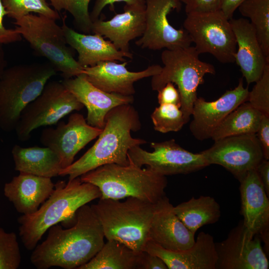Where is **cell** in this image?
I'll use <instances>...</instances> for the list:
<instances>
[{
	"label": "cell",
	"mask_w": 269,
	"mask_h": 269,
	"mask_svg": "<svg viewBox=\"0 0 269 269\" xmlns=\"http://www.w3.org/2000/svg\"><path fill=\"white\" fill-rule=\"evenodd\" d=\"M145 5L126 4L124 11L111 19H98L93 22L91 31L109 39L115 47L125 52H130L129 42L141 37L145 30Z\"/></svg>",
	"instance_id": "23"
},
{
	"label": "cell",
	"mask_w": 269,
	"mask_h": 269,
	"mask_svg": "<svg viewBox=\"0 0 269 269\" xmlns=\"http://www.w3.org/2000/svg\"><path fill=\"white\" fill-rule=\"evenodd\" d=\"M21 260L16 234L7 232L0 227V269H16Z\"/></svg>",
	"instance_id": "34"
},
{
	"label": "cell",
	"mask_w": 269,
	"mask_h": 269,
	"mask_svg": "<svg viewBox=\"0 0 269 269\" xmlns=\"http://www.w3.org/2000/svg\"><path fill=\"white\" fill-rule=\"evenodd\" d=\"M47 237L32 250L30 260L37 269L52 267L78 269L90 261L104 244L101 223L91 206L76 212L75 223L64 229L58 224L50 227Z\"/></svg>",
	"instance_id": "1"
},
{
	"label": "cell",
	"mask_w": 269,
	"mask_h": 269,
	"mask_svg": "<svg viewBox=\"0 0 269 269\" xmlns=\"http://www.w3.org/2000/svg\"><path fill=\"white\" fill-rule=\"evenodd\" d=\"M14 169L19 172L52 178L62 169L58 155L47 147H23L14 145L11 150Z\"/></svg>",
	"instance_id": "26"
},
{
	"label": "cell",
	"mask_w": 269,
	"mask_h": 269,
	"mask_svg": "<svg viewBox=\"0 0 269 269\" xmlns=\"http://www.w3.org/2000/svg\"><path fill=\"white\" fill-rule=\"evenodd\" d=\"M7 15L16 20L31 12L43 15L55 20L61 17L52 8L46 0H2Z\"/></svg>",
	"instance_id": "31"
},
{
	"label": "cell",
	"mask_w": 269,
	"mask_h": 269,
	"mask_svg": "<svg viewBox=\"0 0 269 269\" xmlns=\"http://www.w3.org/2000/svg\"><path fill=\"white\" fill-rule=\"evenodd\" d=\"M127 61L118 63L116 61H105L93 66L84 68L87 79L100 89L110 93L133 96L134 82L159 74L162 67L157 64L149 66L139 72L130 71Z\"/></svg>",
	"instance_id": "18"
},
{
	"label": "cell",
	"mask_w": 269,
	"mask_h": 269,
	"mask_svg": "<svg viewBox=\"0 0 269 269\" xmlns=\"http://www.w3.org/2000/svg\"><path fill=\"white\" fill-rule=\"evenodd\" d=\"M239 182L243 222L250 232L260 236L269 252V196L257 169L249 171Z\"/></svg>",
	"instance_id": "17"
},
{
	"label": "cell",
	"mask_w": 269,
	"mask_h": 269,
	"mask_svg": "<svg viewBox=\"0 0 269 269\" xmlns=\"http://www.w3.org/2000/svg\"><path fill=\"white\" fill-rule=\"evenodd\" d=\"M58 123L55 128L44 129L40 141L58 155L63 169L74 162L76 155L97 137L102 129L90 125L84 117L77 113L71 114L67 123Z\"/></svg>",
	"instance_id": "15"
},
{
	"label": "cell",
	"mask_w": 269,
	"mask_h": 269,
	"mask_svg": "<svg viewBox=\"0 0 269 269\" xmlns=\"http://www.w3.org/2000/svg\"><path fill=\"white\" fill-rule=\"evenodd\" d=\"M154 129L162 133L179 131L186 124L180 108L172 104H162L151 114Z\"/></svg>",
	"instance_id": "32"
},
{
	"label": "cell",
	"mask_w": 269,
	"mask_h": 269,
	"mask_svg": "<svg viewBox=\"0 0 269 269\" xmlns=\"http://www.w3.org/2000/svg\"><path fill=\"white\" fill-rule=\"evenodd\" d=\"M100 190V198L115 200L134 197L155 204L165 195L166 176L147 167L142 168L131 162L127 165L105 164L80 176Z\"/></svg>",
	"instance_id": "4"
},
{
	"label": "cell",
	"mask_w": 269,
	"mask_h": 269,
	"mask_svg": "<svg viewBox=\"0 0 269 269\" xmlns=\"http://www.w3.org/2000/svg\"><path fill=\"white\" fill-rule=\"evenodd\" d=\"M249 93L248 101L251 105L269 116V63L267 64L261 78Z\"/></svg>",
	"instance_id": "35"
},
{
	"label": "cell",
	"mask_w": 269,
	"mask_h": 269,
	"mask_svg": "<svg viewBox=\"0 0 269 269\" xmlns=\"http://www.w3.org/2000/svg\"><path fill=\"white\" fill-rule=\"evenodd\" d=\"M144 32L135 43L141 48L152 50L174 49L191 46V39L185 29L175 28L168 19L173 10L179 11L178 0H145Z\"/></svg>",
	"instance_id": "13"
},
{
	"label": "cell",
	"mask_w": 269,
	"mask_h": 269,
	"mask_svg": "<svg viewBox=\"0 0 269 269\" xmlns=\"http://www.w3.org/2000/svg\"><path fill=\"white\" fill-rule=\"evenodd\" d=\"M66 16L61 26L67 44L75 49L77 61L83 67L93 66L105 61H126L125 58H133V54L118 49L111 41L105 40L98 34L93 35L77 32L66 23Z\"/></svg>",
	"instance_id": "25"
},
{
	"label": "cell",
	"mask_w": 269,
	"mask_h": 269,
	"mask_svg": "<svg viewBox=\"0 0 269 269\" xmlns=\"http://www.w3.org/2000/svg\"><path fill=\"white\" fill-rule=\"evenodd\" d=\"M64 86L87 110L86 119L90 125L103 129L107 114L114 108L132 104L133 96H125L105 92L91 83L84 74L62 82Z\"/></svg>",
	"instance_id": "19"
},
{
	"label": "cell",
	"mask_w": 269,
	"mask_h": 269,
	"mask_svg": "<svg viewBox=\"0 0 269 269\" xmlns=\"http://www.w3.org/2000/svg\"><path fill=\"white\" fill-rule=\"evenodd\" d=\"M91 0H49L57 11L64 9L73 17L79 29L85 33L91 32L92 21L88 6Z\"/></svg>",
	"instance_id": "33"
},
{
	"label": "cell",
	"mask_w": 269,
	"mask_h": 269,
	"mask_svg": "<svg viewBox=\"0 0 269 269\" xmlns=\"http://www.w3.org/2000/svg\"><path fill=\"white\" fill-rule=\"evenodd\" d=\"M256 134L261 145L264 158L269 160V116H263Z\"/></svg>",
	"instance_id": "40"
},
{
	"label": "cell",
	"mask_w": 269,
	"mask_h": 269,
	"mask_svg": "<svg viewBox=\"0 0 269 269\" xmlns=\"http://www.w3.org/2000/svg\"><path fill=\"white\" fill-rule=\"evenodd\" d=\"M178 0L180 1L181 2H183L185 3L186 0Z\"/></svg>",
	"instance_id": "45"
},
{
	"label": "cell",
	"mask_w": 269,
	"mask_h": 269,
	"mask_svg": "<svg viewBox=\"0 0 269 269\" xmlns=\"http://www.w3.org/2000/svg\"><path fill=\"white\" fill-rule=\"evenodd\" d=\"M54 187L51 178L19 172L5 183L3 192L17 212L29 215L38 209L52 193Z\"/></svg>",
	"instance_id": "24"
},
{
	"label": "cell",
	"mask_w": 269,
	"mask_h": 269,
	"mask_svg": "<svg viewBox=\"0 0 269 269\" xmlns=\"http://www.w3.org/2000/svg\"><path fill=\"white\" fill-rule=\"evenodd\" d=\"M141 269H168L159 257L144 251Z\"/></svg>",
	"instance_id": "41"
},
{
	"label": "cell",
	"mask_w": 269,
	"mask_h": 269,
	"mask_svg": "<svg viewBox=\"0 0 269 269\" xmlns=\"http://www.w3.org/2000/svg\"><path fill=\"white\" fill-rule=\"evenodd\" d=\"M143 253L119 241L107 240L99 252L78 269H141Z\"/></svg>",
	"instance_id": "27"
},
{
	"label": "cell",
	"mask_w": 269,
	"mask_h": 269,
	"mask_svg": "<svg viewBox=\"0 0 269 269\" xmlns=\"http://www.w3.org/2000/svg\"><path fill=\"white\" fill-rule=\"evenodd\" d=\"M5 15H7V12L3 6L2 0H0V44L21 41L22 36L15 28L7 29L4 27L3 19Z\"/></svg>",
	"instance_id": "38"
},
{
	"label": "cell",
	"mask_w": 269,
	"mask_h": 269,
	"mask_svg": "<svg viewBox=\"0 0 269 269\" xmlns=\"http://www.w3.org/2000/svg\"><path fill=\"white\" fill-rule=\"evenodd\" d=\"M140 128L138 113L131 104L114 108L107 114L104 127L93 146L78 160L62 169L59 176L68 175L69 180H71L105 164L128 165L129 150L146 143L131 135L132 132Z\"/></svg>",
	"instance_id": "2"
},
{
	"label": "cell",
	"mask_w": 269,
	"mask_h": 269,
	"mask_svg": "<svg viewBox=\"0 0 269 269\" xmlns=\"http://www.w3.org/2000/svg\"><path fill=\"white\" fill-rule=\"evenodd\" d=\"M222 0H186L185 12L204 13L220 10Z\"/></svg>",
	"instance_id": "36"
},
{
	"label": "cell",
	"mask_w": 269,
	"mask_h": 269,
	"mask_svg": "<svg viewBox=\"0 0 269 269\" xmlns=\"http://www.w3.org/2000/svg\"><path fill=\"white\" fill-rule=\"evenodd\" d=\"M173 207L166 195L154 204L149 240L165 249L186 250L194 244L195 234L180 220Z\"/></svg>",
	"instance_id": "20"
},
{
	"label": "cell",
	"mask_w": 269,
	"mask_h": 269,
	"mask_svg": "<svg viewBox=\"0 0 269 269\" xmlns=\"http://www.w3.org/2000/svg\"><path fill=\"white\" fill-rule=\"evenodd\" d=\"M214 141L200 153L209 165L223 166L239 181L265 159L256 134L230 136Z\"/></svg>",
	"instance_id": "12"
},
{
	"label": "cell",
	"mask_w": 269,
	"mask_h": 269,
	"mask_svg": "<svg viewBox=\"0 0 269 269\" xmlns=\"http://www.w3.org/2000/svg\"><path fill=\"white\" fill-rule=\"evenodd\" d=\"M257 170L264 187L265 191L269 196V161L264 159L257 168Z\"/></svg>",
	"instance_id": "43"
},
{
	"label": "cell",
	"mask_w": 269,
	"mask_h": 269,
	"mask_svg": "<svg viewBox=\"0 0 269 269\" xmlns=\"http://www.w3.org/2000/svg\"><path fill=\"white\" fill-rule=\"evenodd\" d=\"M235 36L237 48L235 62L248 85L259 80L269 63L258 39L255 29L244 18L229 20Z\"/></svg>",
	"instance_id": "22"
},
{
	"label": "cell",
	"mask_w": 269,
	"mask_h": 269,
	"mask_svg": "<svg viewBox=\"0 0 269 269\" xmlns=\"http://www.w3.org/2000/svg\"><path fill=\"white\" fill-rule=\"evenodd\" d=\"M125 2L126 4L134 5H145V0H96L92 10L90 13L92 22L98 19L103 8L107 5H110L111 10L115 9L114 3Z\"/></svg>",
	"instance_id": "39"
},
{
	"label": "cell",
	"mask_w": 269,
	"mask_h": 269,
	"mask_svg": "<svg viewBox=\"0 0 269 269\" xmlns=\"http://www.w3.org/2000/svg\"><path fill=\"white\" fill-rule=\"evenodd\" d=\"M247 0H222L220 10L228 20L233 18L235 10Z\"/></svg>",
	"instance_id": "42"
},
{
	"label": "cell",
	"mask_w": 269,
	"mask_h": 269,
	"mask_svg": "<svg viewBox=\"0 0 269 269\" xmlns=\"http://www.w3.org/2000/svg\"><path fill=\"white\" fill-rule=\"evenodd\" d=\"M249 91L245 88L243 78L237 86L226 91L214 101H206L203 98H197L193 105V120L189 129L194 137L199 140L211 138L215 129L234 109L248 101Z\"/></svg>",
	"instance_id": "16"
},
{
	"label": "cell",
	"mask_w": 269,
	"mask_h": 269,
	"mask_svg": "<svg viewBox=\"0 0 269 269\" xmlns=\"http://www.w3.org/2000/svg\"><path fill=\"white\" fill-rule=\"evenodd\" d=\"M238 8L243 16L250 18L264 54L269 60V0H247Z\"/></svg>",
	"instance_id": "30"
},
{
	"label": "cell",
	"mask_w": 269,
	"mask_h": 269,
	"mask_svg": "<svg viewBox=\"0 0 269 269\" xmlns=\"http://www.w3.org/2000/svg\"><path fill=\"white\" fill-rule=\"evenodd\" d=\"M264 115L246 101L231 112L213 132L216 140L227 136L256 134Z\"/></svg>",
	"instance_id": "29"
},
{
	"label": "cell",
	"mask_w": 269,
	"mask_h": 269,
	"mask_svg": "<svg viewBox=\"0 0 269 269\" xmlns=\"http://www.w3.org/2000/svg\"><path fill=\"white\" fill-rule=\"evenodd\" d=\"M154 206L136 198L128 197L124 201L99 198L91 207L101 223L105 238L141 252L149 241Z\"/></svg>",
	"instance_id": "5"
},
{
	"label": "cell",
	"mask_w": 269,
	"mask_h": 269,
	"mask_svg": "<svg viewBox=\"0 0 269 269\" xmlns=\"http://www.w3.org/2000/svg\"><path fill=\"white\" fill-rule=\"evenodd\" d=\"M157 92V100L159 105L172 104L181 108L180 94L173 83H167Z\"/></svg>",
	"instance_id": "37"
},
{
	"label": "cell",
	"mask_w": 269,
	"mask_h": 269,
	"mask_svg": "<svg viewBox=\"0 0 269 269\" xmlns=\"http://www.w3.org/2000/svg\"><path fill=\"white\" fill-rule=\"evenodd\" d=\"M83 108L62 82L48 81L40 95L21 112L14 130L17 138L26 141L34 130L54 125L71 112Z\"/></svg>",
	"instance_id": "9"
},
{
	"label": "cell",
	"mask_w": 269,
	"mask_h": 269,
	"mask_svg": "<svg viewBox=\"0 0 269 269\" xmlns=\"http://www.w3.org/2000/svg\"><path fill=\"white\" fill-rule=\"evenodd\" d=\"M55 19L30 13L15 20V29L38 54L45 57L64 79L83 73L84 67L67 46L63 29Z\"/></svg>",
	"instance_id": "8"
},
{
	"label": "cell",
	"mask_w": 269,
	"mask_h": 269,
	"mask_svg": "<svg viewBox=\"0 0 269 269\" xmlns=\"http://www.w3.org/2000/svg\"><path fill=\"white\" fill-rule=\"evenodd\" d=\"M101 196L96 186L82 182L80 177L67 183L58 181L52 193L35 212L17 219L19 235L24 247L32 251L45 232L59 222L74 224L78 209Z\"/></svg>",
	"instance_id": "3"
},
{
	"label": "cell",
	"mask_w": 269,
	"mask_h": 269,
	"mask_svg": "<svg viewBox=\"0 0 269 269\" xmlns=\"http://www.w3.org/2000/svg\"><path fill=\"white\" fill-rule=\"evenodd\" d=\"M199 55L192 46L166 49L161 54L164 66L159 74L151 77V87L153 91H159L168 82L177 86L181 99L180 109L186 124L192 114L198 86L204 83L206 74L214 75L216 72L214 66L200 60Z\"/></svg>",
	"instance_id": "7"
},
{
	"label": "cell",
	"mask_w": 269,
	"mask_h": 269,
	"mask_svg": "<svg viewBox=\"0 0 269 269\" xmlns=\"http://www.w3.org/2000/svg\"><path fill=\"white\" fill-rule=\"evenodd\" d=\"M56 72L49 62L5 68L0 76V129L5 132L15 130L23 109L40 95Z\"/></svg>",
	"instance_id": "6"
},
{
	"label": "cell",
	"mask_w": 269,
	"mask_h": 269,
	"mask_svg": "<svg viewBox=\"0 0 269 269\" xmlns=\"http://www.w3.org/2000/svg\"><path fill=\"white\" fill-rule=\"evenodd\" d=\"M6 62L2 44H0V76L6 68Z\"/></svg>",
	"instance_id": "44"
},
{
	"label": "cell",
	"mask_w": 269,
	"mask_h": 269,
	"mask_svg": "<svg viewBox=\"0 0 269 269\" xmlns=\"http://www.w3.org/2000/svg\"><path fill=\"white\" fill-rule=\"evenodd\" d=\"M183 27L199 54L209 53L222 63L235 62V36L229 20L221 10L187 14Z\"/></svg>",
	"instance_id": "10"
},
{
	"label": "cell",
	"mask_w": 269,
	"mask_h": 269,
	"mask_svg": "<svg viewBox=\"0 0 269 269\" xmlns=\"http://www.w3.org/2000/svg\"><path fill=\"white\" fill-rule=\"evenodd\" d=\"M143 251L159 257L168 269H216L217 255L213 237L201 232L194 244L181 251L165 249L148 241Z\"/></svg>",
	"instance_id": "21"
},
{
	"label": "cell",
	"mask_w": 269,
	"mask_h": 269,
	"mask_svg": "<svg viewBox=\"0 0 269 269\" xmlns=\"http://www.w3.org/2000/svg\"><path fill=\"white\" fill-rule=\"evenodd\" d=\"M173 209L186 227L195 234L202 226L216 223L221 216L220 205L209 196L192 197Z\"/></svg>",
	"instance_id": "28"
},
{
	"label": "cell",
	"mask_w": 269,
	"mask_h": 269,
	"mask_svg": "<svg viewBox=\"0 0 269 269\" xmlns=\"http://www.w3.org/2000/svg\"><path fill=\"white\" fill-rule=\"evenodd\" d=\"M152 152L140 145L128 151L129 161L142 167L146 165L154 172L163 176L187 174L201 170L209 165L200 152L194 153L185 149L174 139L150 144Z\"/></svg>",
	"instance_id": "11"
},
{
	"label": "cell",
	"mask_w": 269,
	"mask_h": 269,
	"mask_svg": "<svg viewBox=\"0 0 269 269\" xmlns=\"http://www.w3.org/2000/svg\"><path fill=\"white\" fill-rule=\"evenodd\" d=\"M261 240L240 221L226 239L215 243L216 269H268L269 262Z\"/></svg>",
	"instance_id": "14"
}]
</instances>
